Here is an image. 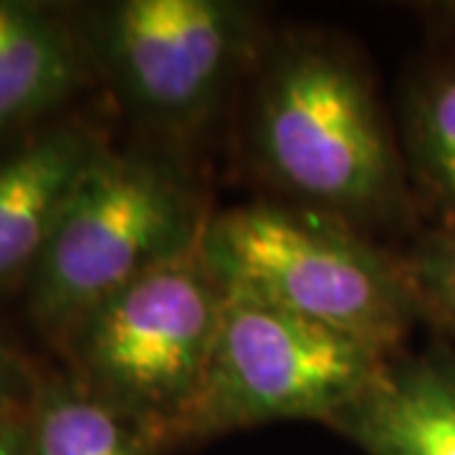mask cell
<instances>
[{"label": "cell", "instance_id": "6da1fadb", "mask_svg": "<svg viewBox=\"0 0 455 455\" xmlns=\"http://www.w3.org/2000/svg\"><path fill=\"white\" fill-rule=\"evenodd\" d=\"M248 160L276 197L374 238L420 230L395 116L374 74L344 38L316 28L268 36L251 71Z\"/></svg>", "mask_w": 455, "mask_h": 455}, {"label": "cell", "instance_id": "7a4b0ae2", "mask_svg": "<svg viewBox=\"0 0 455 455\" xmlns=\"http://www.w3.org/2000/svg\"><path fill=\"white\" fill-rule=\"evenodd\" d=\"M211 215L208 193L178 149L109 142L33 268L23 291L28 319L53 347L107 296L197 253Z\"/></svg>", "mask_w": 455, "mask_h": 455}, {"label": "cell", "instance_id": "3957f363", "mask_svg": "<svg viewBox=\"0 0 455 455\" xmlns=\"http://www.w3.org/2000/svg\"><path fill=\"white\" fill-rule=\"evenodd\" d=\"M200 256L228 293L395 355L420 324L397 251L319 211L260 197L212 211Z\"/></svg>", "mask_w": 455, "mask_h": 455}, {"label": "cell", "instance_id": "277c9868", "mask_svg": "<svg viewBox=\"0 0 455 455\" xmlns=\"http://www.w3.org/2000/svg\"><path fill=\"white\" fill-rule=\"evenodd\" d=\"M71 16L97 82L172 149L211 124L271 36L243 0H112Z\"/></svg>", "mask_w": 455, "mask_h": 455}, {"label": "cell", "instance_id": "5b68a950", "mask_svg": "<svg viewBox=\"0 0 455 455\" xmlns=\"http://www.w3.org/2000/svg\"><path fill=\"white\" fill-rule=\"evenodd\" d=\"M226 291L200 256L134 278L53 344L89 390L160 427L178 451L203 392Z\"/></svg>", "mask_w": 455, "mask_h": 455}, {"label": "cell", "instance_id": "8992f818", "mask_svg": "<svg viewBox=\"0 0 455 455\" xmlns=\"http://www.w3.org/2000/svg\"><path fill=\"white\" fill-rule=\"evenodd\" d=\"M387 357L339 329L226 291L208 374L180 448L259 425H326Z\"/></svg>", "mask_w": 455, "mask_h": 455}, {"label": "cell", "instance_id": "52a82bcc", "mask_svg": "<svg viewBox=\"0 0 455 455\" xmlns=\"http://www.w3.org/2000/svg\"><path fill=\"white\" fill-rule=\"evenodd\" d=\"M109 137L66 112L0 140V299L23 293L86 170Z\"/></svg>", "mask_w": 455, "mask_h": 455}, {"label": "cell", "instance_id": "ba28073f", "mask_svg": "<svg viewBox=\"0 0 455 455\" xmlns=\"http://www.w3.org/2000/svg\"><path fill=\"white\" fill-rule=\"evenodd\" d=\"M326 427L364 455H455V347L390 355Z\"/></svg>", "mask_w": 455, "mask_h": 455}, {"label": "cell", "instance_id": "9c48e42d", "mask_svg": "<svg viewBox=\"0 0 455 455\" xmlns=\"http://www.w3.org/2000/svg\"><path fill=\"white\" fill-rule=\"evenodd\" d=\"M94 82L71 8L0 0V140L71 112Z\"/></svg>", "mask_w": 455, "mask_h": 455}, {"label": "cell", "instance_id": "30bf717a", "mask_svg": "<svg viewBox=\"0 0 455 455\" xmlns=\"http://www.w3.org/2000/svg\"><path fill=\"white\" fill-rule=\"evenodd\" d=\"M392 116L420 228H455V49L407 68Z\"/></svg>", "mask_w": 455, "mask_h": 455}, {"label": "cell", "instance_id": "8fae6325", "mask_svg": "<svg viewBox=\"0 0 455 455\" xmlns=\"http://www.w3.org/2000/svg\"><path fill=\"white\" fill-rule=\"evenodd\" d=\"M160 427L89 390L64 367L44 370L28 410V455H170Z\"/></svg>", "mask_w": 455, "mask_h": 455}, {"label": "cell", "instance_id": "7c38bea8", "mask_svg": "<svg viewBox=\"0 0 455 455\" xmlns=\"http://www.w3.org/2000/svg\"><path fill=\"white\" fill-rule=\"evenodd\" d=\"M397 259L420 322L455 339V228H420Z\"/></svg>", "mask_w": 455, "mask_h": 455}, {"label": "cell", "instance_id": "4fadbf2b", "mask_svg": "<svg viewBox=\"0 0 455 455\" xmlns=\"http://www.w3.org/2000/svg\"><path fill=\"white\" fill-rule=\"evenodd\" d=\"M44 370L18 349L0 329V423L28 412Z\"/></svg>", "mask_w": 455, "mask_h": 455}, {"label": "cell", "instance_id": "5bb4252c", "mask_svg": "<svg viewBox=\"0 0 455 455\" xmlns=\"http://www.w3.org/2000/svg\"><path fill=\"white\" fill-rule=\"evenodd\" d=\"M0 455H28V412L0 423Z\"/></svg>", "mask_w": 455, "mask_h": 455}]
</instances>
